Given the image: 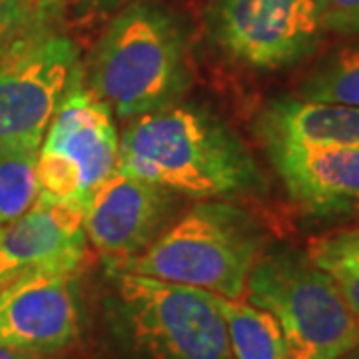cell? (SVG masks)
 Instances as JSON below:
<instances>
[{
  "mask_svg": "<svg viewBox=\"0 0 359 359\" xmlns=\"http://www.w3.org/2000/svg\"><path fill=\"white\" fill-rule=\"evenodd\" d=\"M116 172L205 200L264 188L244 142L205 108L184 104L134 118L118 142Z\"/></svg>",
  "mask_w": 359,
  "mask_h": 359,
  "instance_id": "cell-1",
  "label": "cell"
},
{
  "mask_svg": "<svg viewBox=\"0 0 359 359\" xmlns=\"http://www.w3.org/2000/svg\"><path fill=\"white\" fill-rule=\"evenodd\" d=\"M82 76L118 118L172 106L190 86L184 30L164 8L132 2L106 26Z\"/></svg>",
  "mask_w": 359,
  "mask_h": 359,
  "instance_id": "cell-2",
  "label": "cell"
},
{
  "mask_svg": "<svg viewBox=\"0 0 359 359\" xmlns=\"http://www.w3.org/2000/svg\"><path fill=\"white\" fill-rule=\"evenodd\" d=\"M264 231L245 210L228 202H200L170 224L142 254L108 271L188 285L242 299L250 271L264 254Z\"/></svg>",
  "mask_w": 359,
  "mask_h": 359,
  "instance_id": "cell-3",
  "label": "cell"
},
{
  "mask_svg": "<svg viewBox=\"0 0 359 359\" xmlns=\"http://www.w3.org/2000/svg\"><path fill=\"white\" fill-rule=\"evenodd\" d=\"M108 318L140 359H233L226 321L204 290L108 271Z\"/></svg>",
  "mask_w": 359,
  "mask_h": 359,
  "instance_id": "cell-4",
  "label": "cell"
},
{
  "mask_svg": "<svg viewBox=\"0 0 359 359\" xmlns=\"http://www.w3.org/2000/svg\"><path fill=\"white\" fill-rule=\"evenodd\" d=\"M244 295L278 320L287 359H341L359 346V325L346 302L306 252L264 250Z\"/></svg>",
  "mask_w": 359,
  "mask_h": 359,
  "instance_id": "cell-5",
  "label": "cell"
},
{
  "mask_svg": "<svg viewBox=\"0 0 359 359\" xmlns=\"http://www.w3.org/2000/svg\"><path fill=\"white\" fill-rule=\"evenodd\" d=\"M118 142L114 114L80 74L65 94L40 144L36 200L84 212L94 190L116 174Z\"/></svg>",
  "mask_w": 359,
  "mask_h": 359,
  "instance_id": "cell-6",
  "label": "cell"
},
{
  "mask_svg": "<svg viewBox=\"0 0 359 359\" xmlns=\"http://www.w3.org/2000/svg\"><path fill=\"white\" fill-rule=\"evenodd\" d=\"M82 74L76 42L40 26L0 56V144L40 146L72 82Z\"/></svg>",
  "mask_w": 359,
  "mask_h": 359,
  "instance_id": "cell-7",
  "label": "cell"
},
{
  "mask_svg": "<svg viewBox=\"0 0 359 359\" xmlns=\"http://www.w3.org/2000/svg\"><path fill=\"white\" fill-rule=\"evenodd\" d=\"M205 28L230 60L254 70L297 65L325 34L320 0H208Z\"/></svg>",
  "mask_w": 359,
  "mask_h": 359,
  "instance_id": "cell-8",
  "label": "cell"
},
{
  "mask_svg": "<svg viewBox=\"0 0 359 359\" xmlns=\"http://www.w3.org/2000/svg\"><path fill=\"white\" fill-rule=\"evenodd\" d=\"M80 271H40L0 292V346L50 358L82 334Z\"/></svg>",
  "mask_w": 359,
  "mask_h": 359,
  "instance_id": "cell-9",
  "label": "cell"
},
{
  "mask_svg": "<svg viewBox=\"0 0 359 359\" xmlns=\"http://www.w3.org/2000/svg\"><path fill=\"white\" fill-rule=\"evenodd\" d=\"M176 194L154 182L116 172L100 184L82 212L86 240L106 269L142 254L172 224Z\"/></svg>",
  "mask_w": 359,
  "mask_h": 359,
  "instance_id": "cell-10",
  "label": "cell"
},
{
  "mask_svg": "<svg viewBox=\"0 0 359 359\" xmlns=\"http://www.w3.org/2000/svg\"><path fill=\"white\" fill-rule=\"evenodd\" d=\"M86 256L82 212L36 200L0 228V292L40 271H80Z\"/></svg>",
  "mask_w": 359,
  "mask_h": 359,
  "instance_id": "cell-11",
  "label": "cell"
},
{
  "mask_svg": "<svg viewBox=\"0 0 359 359\" xmlns=\"http://www.w3.org/2000/svg\"><path fill=\"white\" fill-rule=\"evenodd\" d=\"M290 200L313 216L344 214L359 204L358 148H266Z\"/></svg>",
  "mask_w": 359,
  "mask_h": 359,
  "instance_id": "cell-12",
  "label": "cell"
},
{
  "mask_svg": "<svg viewBox=\"0 0 359 359\" xmlns=\"http://www.w3.org/2000/svg\"><path fill=\"white\" fill-rule=\"evenodd\" d=\"M256 132L266 148L359 150V108L278 96L257 114Z\"/></svg>",
  "mask_w": 359,
  "mask_h": 359,
  "instance_id": "cell-13",
  "label": "cell"
},
{
  "mask_svg": "<svg viewBox=\"0 0 359 359\" xmlns=\"http://www.w3.org/2000/svg\"><path fill=\"white\" fill-rule=\"evenodd\" d=\"M226 321L233 359H287V347L278 320L250 304L205 292Z\"/></svg>",
  "mask_w": 359,
  "mask_h": 359,
  "instance_id": "cell-14",
  "label": "cell"
},
{
  "mask_svg": "<svg viewBox=\"0 0 359 359\" xmlns=\"http://www.w3.org/2000/svg\"><path fill=\"white\" fill-rule=\"evenodd\" d=\"M295 96L359 108V40L325 54L297 84Z\"/></svg>",
  "mask_w": 359,
  "mask_h": 359,
  "instance_id": "cell-15",
  "label": "cell"
},
{
  "mask_svg": "<svg viewBox=\"0 0 359 359\" xmlns=\"http://www.w3.org/2000/svg\"><path fill=\"white\" fill-rule=\"evenodd\" d=\"M306 256L321 269L359 325V231L339 230L309 240Z\"/></svg>",
  "mask_w": 359,
  "mask_h": 359,
  "instance_id": "cell-16",
  "label": "cell"
},
{
  "mask_svg": "<svg viewBox=\"0 0 359 359\" xmlns=\"http://www.w3.org/2000/svg\"><path fill=\"white\" fill-rule=\"evenodd\" d=\"M39 150L32 144H0V228L36 202Z\"/></svg>",
  "mask_w": 359,
  "mask_h": 359,
  "instance_id": "cell-17",
  "label": "cell"
},
{
  "mask_svg": "<svg viewBox=\"0 0 359 359\" xmlns=\"http://www.w3.org/2000/svg\"><path fill=\"white\" fill-rule=\"evenodd\" d=\"M42 25L28 0H0V56L18 39Z\"/></svg>",
  "mask_w": 359,
  "mask_h": 359,
  "instance_id": "cell-18",
  "label": "cell"
},
{
  "mask_svg": "<svg viewBox=\"0 0 359 359\" xmlns=\"http://www.w3.org/2000/svg\"><path fill=\"white\" fill-rule=\"evenodd\" d=\"M325 32L359 39V0H320Z\"/></svg>",
  "mask_w": 359,
  "mask_h": 359,
  "instance_id": "cell-19",
  "label": "cell"
},
{
  "mask_svg": "<svg viewBox=\"0 0 359 359\" xmlns=\"http://www.w3.org/2000/svg\"><path fill=\"white\" fill-rule=\"evenodd\" d=\"M28 2L42 25H58L68 6H74L78 0H28Z\"/></svg>",
  "mask_w": 359,
  "mask_h": 359,
  "instance_id": "cell-20",
  "label": "cell"
},
{
  "mask_svg": "<svg viewBox=\"0 0 359 359\" xmlns=\"http://www.w3.org/2000/svg\"><path fill=\"white\" fill-rule=\"evenodd\" d=\"M134 0H78L74 4L80 16H108L122 11Z\"/></svg>",
  "mask_w": 359,
  "mask_h": 359,
  "instance_id": "cell-21",
  "label": "cell"
},
{
  "mask_svg": "<svg viewBox=\"0 0 359 359\" xmlns=\"http://www.w3.org/2000/svg\"><path fill=\"white\" fill-rule=\"evenodd\" d=\"M0 359H48L42 355H34V353H25L18 349H11V347L0 346Z\"/></svg>",
  "mask_w": 359,
  "mask_h": 359,
  "instance_id": "cell-22",
  "label": "cell"
},
{
  "mask_svg": "<svg viewBox=\"0 0 359 359\" xmlns=\"http://www.w3.org/2000/svg\"><path fill=\"white\" fill-rule=\"evenodd\" d=\"M341 359H359V346L353 347V349H351L349 353H346Z\"/></svg>",
  "mask_w": 359,
  "mask_h": 359,
  "instance_id": "cell-23",
  "label": "cell"
},
{
  "mask_svg": "<svg viewBox=\"0 0 359 359\" xmlns=\"http://www.w3.org/2000/svg\"><path fill=\"white\" fill-rule=\"evenodd\" d=\"M355 210H358V214H359V204H358V205H355Z\"/></svg>",
  "mask_w": 359,
  "mask_h": 359,
  "instance_id": "cell-24",
  "label": "cell"
}]
</instances>
